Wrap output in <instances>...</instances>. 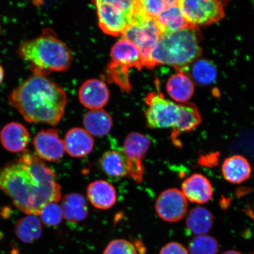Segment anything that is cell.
I'll list each match as a JSON object with an SVG mask.
<instances>
[{
    "instance_id": "cell-1",
    "label": "cell",
    "mask_w": 254,
    "mask_h": 254,
    "mask_svg": "<svg viewBox=\"0 0 254 254\" xmlns=\"http://www.w3.org/2000/svg\"><path fill=\"white\" fill-rule=\"evenodd\" d=\"M0 190L27 215L39 216L44 206L62 198L55 173L30 150L0 168Z\"/></svg>"
},
{
    "instance_id": "cell-2",
    "label": "cell",
    "mask_w": 254,
    "mask_h": 254,
    "mask_svg": "<svg viewBox=\"0 0 254 254\" xmlns=\"http://www.w3.org/2000/svg\"><path fill=\"white\" fill-rule=\"evenodd\" d=\"M8 102L26 122L55 126L64 114L67 97L52 78L33 74L14 89Z\"/></svg>"
},
{
    "instance_id": "cell-3",
    "label": "cell",
    "mask_w": 254,
    "mask_h": 254,
    "mask_svg": "<svg viewBox=\"0 0 254 254\" xmlns=\"http://www.w3.org/2000/svg\"><path fill=\"white\" fill-rule=\"evenodd\" d=\"M17 52L21 58L29 63L34 74L41 75L66 71L73 59L71 50L50 27L43 28L39 36L24 41L19 46Z\"/></svg>"
},
{
    "instance_id": "cell-4",
    "label": "cell",
    "mask_w": 254,
    "mask_h": 254,
    "mask_svg": "<svg viewBox=\"0 0 254 254\" xmlns=\"http://www.w3.org/2000/svg\"><path fill=\"white\" fill-rule=\"evenodd\" d=\"M145 101L148 106L145 112L148 126L153 129L172 128L171 139L177 146L181 145L178 136L193 131L202 122L201 114L193 104H177L161 93H149Z\"/></svg>"
},
{
    "instance_id": "cell-5",
    "label": "cell",
    "mask_w": 254,
    "mask_h": 254,
    "mask_svg": "<svg viewBox=\"0 0 254 254\" xmlns=\"http://www.w3.org/2000/svg\"><path fill=\"white\" fill-rule=\"evenodd\" d=\"M201 40L198 28L192 25L162 35L152 53V61L155 66L168 65L182 70L201 55Z\"/></svg>"
},
{
    "instance_id": "cell-6",
    "label": "cell",
    "mask_w": 254,
    "mask_h": 254,
    "mask_svg": "<svg viewBox=\"0 0 254 254\" xmlns=\"http://www.w3.org/2000/svg\"><path fill=\"white\" fill-rule=\"evenodd\" d=\"M122 37L131 41L140 51L143 66L149 69L154 67L151 55L161 34L154 19L144 13L139 1L136 2L132 24L127 28Z\"/></svg>"
},
{
    "instance_id": "cell-7",
    "label": "cell",
    "mask_w": 254,
    "mask_h": 254,
    "mask_svg": "<svg viewBox=\"0 0 254 254\" xmlns=\"http://www.w3.org/2000/svg\"><path fill=\"white\" fill-rule=\"evenodd\" d=\"M96 6L99 26L105 34L122 36L132 24L136 1L98 0Z\"/></svg>"
},
{
    "instance_id": "cell-8",
    "label": "cell",
    "mask_w": 254,
    "mask_h": 254,
    "mask_svg": "<svg viewBox=\"0 0 254 254\" xmlns=\"http://www.w3.org/2000/svg\"><path fill=\"white\" fill-rule=\"evenodd\" d=\"M179 4L184 17L190 25L206 26L225 17L224 5L215 0H182Z\"/></svg>"
},
{
    "instance_id": "cell-9",
    "label": "cell",
    "mask_w": 254,
    "mask_h": 254,
    "mask_svg": "<svg viewBox=\"0 0 254 254\" xmlns=\"http://www.w3.org/2000/svg\"><path fill=\"white\" fill-rule=\"evenodd\" d=\"M150 138L137 132L129 133L125 139L123 150L128 164V176L135 182L141 183L144 174L142 160L150 148Z\"/></svg>"
},
{
    "instance_id": "cell-10",
    "label": "cell",
    "mask_w": 254,
    "mask_h": 254,
    "mask_svg": "<svg viewBox=\"0 0 254 254\" xmlns=\"http://www.w3.org/2000/svg\"><path fill=\"white\" fill-rule=\"evenodd\" d=\"M188 203L182 190L170 189L164 190L155 202V211L162 220L169 222L182 220L185 217Z\"/></svg>"
},
{
    "instance_id": "cell-11",
    "label": "cell",
    "mask_w": 254,
    "mask_h": 254,
    "mask_svg": "<svg viewBox=\"0 0 254 254\" xmlns=\"http://www.w3.org/2000/svg\"><path fill=\"white\" fill-rule=\"evenodd\" d=\"M33 144L38 156L44 160L59 161L64 154V143L56 129H41L34 136Z\"/></svg>"
},
{
    "instance_id": "cell-12",
    "label": "cell",
    "mask_w": 254,
    "mask_h": 254,
    "mask_svg": "<svg viewBox=\"0 0 254 254\" xmlns=\"http://www.w3.org/2000/svg\"><path fill=\"white\" fill-rule=\"evenodd\" d=\"M81 103L91 110H100L109 102L110 91L104 81L90 79L85 81L79 89Z\"/></svg>"
},
{
    "instance_id": "cell-13",
    "label": "cell",
    "mask_w": 254,
    "mask_h": 254,
    "mask_svg": "<svg viewBox=\"0 0 254 254\" xmlns=\"http://www.w3.org/2000/svg\"><path fill=\"white\" fill-rule=\"evenodd\" d=\"M182 192L189 201L199 204L209 202L213 196L211 182L200 174H192L184 180Z\"/></svg>"
},
{
    "instance_id": "cell-14",
    "label": "cell",
    "mask_w": 254,
    "mask_h": 254,
    "mask_svg": "<svg viewBox=\"0 0 254 254\" xmlns=\"http://www.w3.org/2000/svg\"><path fill=\"white\" fill-rule=\"evenodd\" d=\"M65 151L75 158L87 156L93 150L94 139L85 129L75 127L68 130L64 139Z\"/></svg>"
},
{
    "instance_id": "cell-15",
    "label": "cell",
    "mask_w": 254,
    "mask_h": 254,
    "mask_svg": "<svg viewBox=\"0 0 254 254\" xmlns=\"http://www.w3.org/2000/svg\"><path fill=\"white\" fill-rule=\"evenodd\" d=\"M0 141L8 151L14 153L24 152L30 141V133L22 124L9 123L1 130Z\"/></svg>"
},
{
    "instance_id": "cell-16",
    "label": "cell",
    "mask_w": 254,
    "mask_h": 254,
    "mask_svg": "<svg viewBox=\"0 0 254 254\" xmlns=\"http://www.w3.org/2000/svg\"><path fill=\"white\" fill-rule=\"evenodd\" d=\"M113 62L127 68L135 67L138 70L144 67L140 51L131 41L122 39L114 44L111 50Z\"/></svg>"
},
{
    "instance_id": "cell-17",
    "label": "cell",
    "mask_w": 254,
    "mask_h": 254,
    "mask_svg": "<svg viewBox=\"0 0 254 254\" xmlns=\"http://www.w3.org/2000/svg\"><path fill=\"white\" fill-rule=\"evenodd\" d=\"M89 201L94 207L109 209L116 204L117 192L111 184L104 180H97L89 184L87 189Z\"/></svg>"
},
{
    "instance_id": "cell-18",
    "label": "cell",
    "mask_w": 254,
    "mask_h": 254,
    "mask_svg": "<svg viewBox=\"0 0 254 254\" xmlns=\"http://www.w3.org/2000/svg\"><path fill=\"white\" fill-rule=\"evenodd\" d=\"M99 164L103 172L113 181L119 180L128 175V164L123 150H111L104 152Z\"/></svg>"
},
{
    "instance_id": "cell-19",
    "label": "cell",
    "mask_w": 254,
    "mask_h": 254,
    "mask_svg": "<svg viewBox=\"0 0 254 254\" xmlns=\"http://www.w3.org/2000/svg\"><path fill=\"white\" fill-rule=\"evenodd\" d=\"M224 179L234 184L246 182L252 174V167L247 159L240 155H234L225 159L222 166Z\"/></svg>"
},
{
    "instance_id": "cell-20",
    "label": "cell",
    "mask_w": 254,
    "mask_h": 254,
    "mask_svg": "<svg viewBox=\"0 0 254 254\" xmlns=\"http://www.w3.org/2000/svg\"><path fill=\"white\" fill-rule=\"evenodd\" d=\"M166 89L168 95L177 102L188 103L194 93L195 86L185 72L180 71L168 79Z\"/></svg>"
},
{
    "instance_id": "cell-21",
    "label": "cell",
    "mask_w": 254,
    "mask_h": 254,
    "mask_svg": "<svg viewBox=\"0 0 254 254\" xmlns=\"http://www.w3.org/2000/svg\"><path fill=\"white\" fill-rule=\"evenodd\" d=\"M154 20L161 36L175 33L190 25L184 17L179 4L166 9Z\"/></svg>"
},
{
    "instance_id": "cell-22",
    "label": "cell",
    "mask_w": 254,
    "mask_h": 254,
    "mask_svg": "<svg viewBox=\"0 0 254 254\" xmlns=\"http://www.w3.org/2000/svg\"><path fill=\"white\" fill-rule=\"evenodd\" d=\"M63 217L71 223L83 221L88 215L86 199L78 193H71L65 195L61 206Z\"/></svg>"
},
{
    "instance_id": "cell-23",
    "label": "cell",
    "mask_w": 254,
    "mask_h": 254,
    "mask_svg": "<svg viewBox=\"0 0 254 254\" xmlns=\"http://www.w3.org/2000/svg\"><path fill=\"white\" fill-rule=\"evenodd\" d=\"M113 123L112 117L103 109L89 111L83 119L85 129L95 136L107 134L112 128Z\"/></svg>"
},
{
    "instance_id": "cell-24",
    "label": "cell",
    "mask_w": 254,
    "mask_h": 254,
    "mask_svg": "<svg viewBox=\"0 0 254 254\" xmlns=\"http://www.w3.org/2000/svg\"><path fill=\"white\" fill-rule=\"evenodd\" d=\"M213 224V215L202 206L190 209L186 219L187 228L197 236L206 235L212 229Z\"/></svg>"
},
{
    "instance_id": "cell-25",
    "label": "cell",
    "mask_w": 254,
    "mask_h": 254,
    "mask_svg": "<svg viewBox=\"0 0 254 254\" xmlns=\"http://www.w3.org/2000/svg\"><path fill=\"white\" fill-rule=\"evenodd\" d=\"M42 232L41 221L36 215H27L19 220L15 225L16 236L24 243L31 244L39 240Z\"/></svg>"
},
{
    "instance_id": "cell-26",
    "label": "cell",
    "mask_w": 254,
    "mask_h": 254,
    "mask_svg": "<svg viewBox=\"0 0 254 254\" xmlns=\"http://www.w3.org/2000/svg\"><path fill=\"white\" fill-rule=\"evenodd\" d=\"M191 74L196 83L208 85L214 83L217 79V69L213 63L207 60L199 59L193 63Z\"/></svg>"
},
{
    "instance_id": "cell-27",
    "label": "cell",
    "mask_w": 254,
    "mask_h": 254,
    "mask_svg": "<svg viewBox=\"0 0 254 254\" xmlns=\"http://www.w3.org/2000/svg\"><path fill=\"white\" fill-rule=\"evenodd\" d=\"M218 251L217 240L207 235L193 237L189 244L190 254H217Z\"/></svg>"
},
{
    "instance_id": "cell-28",
    "label": "cell",
    "mask_w": 254,
    "mask_h": 254,
    "mask_svg": "<svg viewBox=\"0 0 254 254\" xmlns=\"http://www.w3.org/2000/svg\"><path fill=\"white\" fill-rule=\"evenodd\" d=\"M128 68L112 62L108 66L106 74L108 78L118 84L124 91H128L131 89L128 79Z\"/></svg>"
},
{
    "instance_id": "cell-29",
    "label": "cell",
    "mask_w": 254,
    "mask_h": 254,
    "mask_svg": "<svg viewBox=\"0 0 254 254\" xmlns=\"http://www.w3.org/2000/svg\"><path fill=\"white\" fill-rule=\"evenodd\" d=\"M139 3L144 13L149 17L155 19L166 9L179 4V1L140 0Z\"/></svg>"
},
{
    "instance_id": "cell-30",
    "label": "cell",
    "mask_w": 254,
    "mask_h": 254,
    "mask_svg": "<svg viewBox=\"0 0 254 254\" xmlns=\"http://www.w3.org/2000/svg\"><path fill=\"white\" fill-rule=\"evenodd\" d=\"M39 216L41 221L48 227L57 226L63 218L62 207L56 202H51L44 206Z\"/></svg>"
},
{
    "instance_id": "cell-31",
    "label": "cell",
    "mask_w": 254,
    "mask_h": 254,
    "mask_svg": "<svg viewBox=\"0 0 254 254\" xmlns=\"http://www.w3.org/2000/svg\"><path fill=\"white\" fill-rule=\"evenodd\" d=\"M103 254H137L136 248L128 241L117 239L111 241Z\"/></svg>"
},
{
    "instance_id": "cell-32",
    "label": "cell",
    "mask_w": 254,
    "mask_h": 254,
    "mask_svg": "<svg viewBox=\"0 0 254 254\" xmlns=\"http://www.w3.org/2000/svg\"><path fill=\"white\" fill-rule=\"evenodd\" d=\"M188 250L182 244L171 242L162 248L160 254H189Z\"/></svg>"
},
{
    "instance_id": "cell-33",
    "label": "cell",
    "mask_w": 254,
    "mask_h": 254,
    "mask_svg": "<svg viewBox=\"0 0 254 254\" xmlns=\"http://www.w3.org/2000/svg\"><path fill=\"white\" fill-rule=\"evenodd\" d=\"M4 68H2V66L0 65V84L1 83L3 79H4Z\"/></svg>"
},
{
    "instance_id": "cell-34",
    "label": "cell",
    "mask_w": 254,
    "mask_h": 254,
    "mask_svg": "<svg viewBox=\"0 0 254 254\" xmlns=\"http://www.w3.org/2000/svg\"><path fill=\"white\" fill-rule=\"evenodd\" d=\"M222 254H243L240 253L239 252H237V251L235 250H228L227 252H225Z\"/></svg>"
},
{
    "instance_id": "cell-35",
    "label": "cell",
    "mask_w": 254,
    "mask_h": 254,
    "mask_svg": "<svg viewBox=\"0 0 254 254\" xmlns=\"http://www.w3.org/2000/svg\"></svg>"
}]
</instances>
